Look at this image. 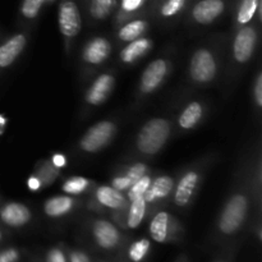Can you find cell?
<instances>
[{
  "label": "cell",
  "mask_w": 262,
  "mask_h": 262,
  "mask_svg": "<svg viewBox=\"0 0 262 262\" xmlns=\"http://www.w3.org/2000/svg\"><path fill=\"white\" fill-rule=\"evenodd\" d=\"M69 262H91L90 257L82 251H73L69 255Z\"/></svg>",
  "instance_id": "36"
},
{
  "label": "cell",
  "mask_w": 262,
  "mask_h": 262,
  "mask_svg": "<svg viewBox=\"0 0 262 262\" xmlns=\"http://www.w3.org/2000/svg\"><path fill=\"white\" fill-rule=\"evenodd\" d=\"M0 239H2V232H0Z\"/></svg>",
  "instance_id": "39"
},
{
  "label": "cell",
  "mask_w": 262,
  "mask_h": 262,
  "mask_svg": "<svg viewBox=\"0 0 262 262\" xmlns=\"http://www.w3.org/2000/svg\"><path fill=\"white\" fill-rule=\"evenodd\" d=\"M27 43V37L25 33H17L12 36L0 46V69L8 68L20 55Z\"/></svg>",
  "instance_id": "13"
},
{
  "label": "cell",
  "mask_w": 262,
  "mask_h": 262,
  "mask_svg": "<svg viewBox=\"0 0 262 262\" xmlns=\"http://www.w3.org/2000/svg\"><path fill=\"white\" fill-rule=\"evenodd\" d=\"M115 7V0H91L90 13L97 20L106 19Z\"/></svg>",
  "instance_id": "23"
},
{
  "label": "cell",
  "mask_w": 262,
  "mask_h": 262,
  "mask_svg": "<svg viewBox=\"0 0 262 262\" xmlns=\"http://www.w3.org/2000/svg\"><path fill=\"white\" fill-rule=\"evenodd\" d=\"M186 0H168L161 8V15L164 17H173L177 13L181 12L182 8L184 7Z\"/></svg>",
  "instance_id": "29"
},
{
  "label": "cell",
  "mask_w": 262,
  "mask_h": 262,
  "mask_svg": "<svg viewBox=\"0 0 262 262\" xmlns=\"http://www.w3.org/2000/svg\"><path fill=\"white\" fill-rule=\"evenodd\" d=\"M219 262H223V261H219Z\"/></svg>",
  "instance_id": "40"
},
{
  "label": "cell",
  "mask_w": 262,
  "mask_h": 262,
  "mask_svg": "<svg viewBox=\"0 0 262 262\" xmlns=\"http://www.w3.org/2000/svg\"><path fill=\"white\" fill-rule=\"evenodd\" d=\"M96 200L100 205L112 210H120L127 205L122 192L109 186H101L96 189Z\"/></svg>",
  "instance_id": "16"
},
{
  "label": "cell",
  "mask_w": 262,
  "mask_h": 262,
  "mask_svg": "<svg viewBox=\"0 0 262 262\" xmlns=\"http://www.w3.org/2000/svg\"><path fill=\"white\" fill-rule=\"evenodd\" d=\"M151 250L150 241L142 238L132 243L128 250V258L132 262H142Z\"/></svg>",
  "instance_id": "24"
},
{
  "label": "cell",
  "mask_w": 262,
  "mask_h": 262,
  "mask_svg": "<svg viewBox=\"0 0 262 262\" xmlns=\"http://www.w3.org/2000/svg\"><path fill=\"white\" fill-rule=\"evenodd\" d=\"M170 136V123L164 118H154L142 125L137 135L136 145L145 155H155L168 142Z\"/></svg>",
  "instance_id": "2"
},
{
  "label": "cell",
  "mask_w": 262,
  "mask_h": 262,
  "mask_svg": "<svg viewBox=\"0 0 262 262\" xmlns=\"http://www.w3.org/2000/svg\"><path fill=\"white\" fill-rule=\"evenodd\" d=\"M40 186L41 182L37 177H31V178L28 179V188H30L31 191H37V189L40 188Z\"/></svg>",
  "instance_id": "37"
},
{
  "label": "cell",
  "mask_w": 262,
  "mask_h": 262,
  "mask_svg": "<svg viewBox=\"0 0 262 262\" xmlns=\"http://www.w3.org/2000/svg\"><path fill=\"white\" fill-rule=\"evenodd\" d=\"M53 164L55 168H61V166L66 165V158H64L63 155H60V154H58V155H54Z\"/></svg>",
  "instance_id": "38"
},
{
  "label": "cell",
  "mask_w": 262,
  "mask_h": 262,
  "mask_svg": "<svg viewBox=\"0 0 262 262\" xmlns=\"http://www.w3.org/2000/svg\"><path fill=\"white\" fill-rule=\"evenodd\" d=\"M150 235L155 242L165 243L170 238V216L166 211H160L154 216L150 224Z\"/></svg>",
  "instance_id": "17"
},
{
  "label": "cell",
  "mask_w": 262,
  "mask_h": 262,
  "mask_svg": "<svg viewBox=\"0 0 262 262\" xmlns=\"http://www.w3.org/2000/svg\"><path fill=\"white\" fill-rule=\"evenodd\" d=\"M250 200L242 192L230 196L222 210L217 222V229L224 235H234L241 230L247 219Z\"/></svg>",
  "instance_id": "1"
},
{
  "label": "cell",
  "mask_w": 262,
  "mask_h": 262,
  "mask_svg": "<svg viewBox=\"0 0 262 262\" xmlns=\"http://www.w3.org/2000/svg\"><path fill=\"white\" fill-rule=\"evenodd\" d=\"M255 100L258 107L262 106V76L258 73L255 83Z\"/></svg>",
  "instance_id": "35"
},
{
  "label": "cell",
  "mask_w": 262,
  "mask_h": 262,
  "mask_svg": "<svg viewBox=\"0 0 262 262\" xmlns=\"http://www.w3.org/2000/svg\"><path fill=\"white\" fill-rule=\"evenodd\" d=\"M258 7H260L258 0H243L238 10V23L247 25L248 22H251L258 10Z\"/></svg>",
  "instance_id": "25"
},
{
  "label": "cell",
  "mask_w": 262,
  "mask_h": 262,
  "mask_svg": "<svg viewBox=\"0 0 262 262\" xmlns=\"http://www.w3.org/2000/svg\"><path fill=\"white\" fill-rule=\"evenodd\" d=\"M90 181L83 177H73L64 182L63 191L68 194H79L89 187Z\"/></svg>",
  "instance_id": "26"
},
{
  "label": "cell",
  "mask_w": 262,
  "mask_h": 262,
  "mask_svg": "<svg viewBox=\"0 0 262 262\" xmlns=\"http://www.w3.org/2000/svg\"><path fill=\"white\" fill-rule=\"evenodd\" d=\"M202 115H204V106H202L201 102L192 101L191 104L187 105L183 113L179 115V127L182 129H192L199 124L200 120L202 119Z\"/></svg>",
  "instance_id": "20"
},
{
  "label": "cell",
  "mask_w": 262,
  "mask_h": 262,
  "mask_svg": "<svg viewBox=\"0 0 262 262\" xmlns=\"http://www.w3.org/2000/svg\"><path fill=\"white\" fill-rule=\"evenodd\" d=\"M200 183V173L196 170H189L179 181L174 193V201L178 206L183 207L191 202L194 192Z\"/></svg>",
  "instance_id": "11"
},
{
  "label": "cell",
  "mask_w": 262,
  "mask_h": 262,
  "mask_svg": "<svg viewBox=\"0 0 262 262\" xmlns=\"http://www.w3.org/2000/svg\"><path fill=\"white\" fill-rule=\"evenodd\" d=\"M169 72V63L165 59L151 61L141 76L140 89L143 94H151L164 82Z\"/></svg>",
  "instance_id": "7"
},
{
  "label": "cell",
  "mask_w": 262,
  "mask_h": 262,
  "mask_svg": "<svg viewBox=\"0 0 262 262\" xmlns=\"http://www.w3.org/2000/svg\"><path fill=\"white\" fill-rule=\"evenodd\" d=\"M257 31L250 26L238 31L233 42V55L238 63H246L252 58L257 45Z\"/></svg>",
  "instance_id": "6"
},
{
  "label": "cell",
  "mask_w": 262,
  "mask_h": 262,
  "mask_svg": "<svg viewBox=\"0 0 262 262\" xmlns=\"http://www.w3.org/2000/svg\"><path fill=\"white\" fill-rule=\"evenodd\" d=\"M19 260V252L15 248H8L0 252V262H17Z\"/></svg>",
  "instance_id": "32"
},
{
  "label": "cell",
  "mask_w": 262,
  "mask_h": 262,
  "mask_svg": "<svg viewBox=\"0 0 262 262\" xmlns=\"http://www.w3.org/2000/svg\"><path fill=\"white\" fill-rule=\"evenodd\" d=\"M74 200L69 196H55L49 199L43 205V211L50 217H60L71 212Z\"/></svg>",
  "instance_id": "19"
},
{
  "label": "cell",
  "mask_w": 262,
  "mask_h": 262,
  "mask_svg": "<svg viewBox=\"0 0 262 262\" xmlns=\"http://www.w3.org/2000/svg\"><path fill=\"white\" fill-rule=\"evenodd\" d=\"M151 181H152V179H151V177L146 176L145 174L142 178H140L137 182H135L133 184H130L129 188L127 189L128 199H129V201L138 199V197H143V194L146 193V191H147L148 187H150Z\"/></svg>",
  "instance_id": "27"
},
{
  "label": "cell",
  "mask_w": 262,
  "mask_h": 262,
  "mask_svg": "<svg viewBox=\"0 0 262 262\" xmlns=\"http://www.w3.org/2000/svg\"><path fill=\"white\" fill-rule=\"evenodd\" d=\"M145 0H122V9L127 13L136 12L143 5Z\"/></svg>",
  "instance_id": "33"
},
{
  "label": "cell",
  "mask_w": 262,
  "mask_h": 262,
  "mask_svg": "<svg viewBox=\"0 0 262 262\" xmlns=\"http://www.w3.org/2000/svg\"><path fill=\"white\" fill-rule=\"evenodd\" d=\"M45 0H25L22 4V14L28 19H32L40 12Z\"/></svg>",
  "instance_id": "28"
},
{
  "label": "cell",
  "mask_w": 262,
  "mask_h": 262,
  "mask_svg": "<svg viewBox=\"0 0 262 262\" xmlns=\"http://www.w3.org/2000/svg\"><path fill=\"white\" fill-rule=\"evenodd\" d=\"M179 262H181V261H179Z\"/></svg>",
  "instance_id": "41"
},
{
  "label": "cell",
  "mask_w": 262,
  "mask_h": 262,
  "mask_svg": "<svg viewBox=\"0 0 262 262\" xmlns=\"http://www.w3.org/2000/svg\"><path fill=\"white\" fill-rule=\"evenodd\" d=\"M0 219L9 227L19 228L30 222L31 211L26 205L19 204V202H10L2 209Z\"/></svg>",
  "instance_id": "14"
},
{
  "label": "cell",
  "mask_w": 262,
  "mask_h": 262,
  "mask_svg": "<svg viewBox=\"0 0 262 262\" xmlns=\"http://www.w3.org/2000/svg\"><path fill=\"white\" fill-rule=\"evenodd\" d=\"M146 30H147V22H146V20H130V22H128L127 25H124L120 28L119 32H118V38H119L120 41L130 42V41L141 37Z\"/></svg>",
  "instance_id": "21"
},
{
  "label": "cell",
  "mask_w": 262,
  "mask_h": 262,
  "mask_svg": "<svg viewBox=\"0 0 262 262\" xmlns=\"http://www.w3.org/2000/svg\"><path fill=\"white\" fill-rule=\"evenodd\" d=\"M115 130H117V127L110 120H102V122L96 123L84 133L83 137L81 138L79 146L86 152H97L112 141Z\"/></svg>",
  "instance_id": "4"
},
{
  "label": "cell",
  "mask_w": 262,
  "mask_h": 262,
  "mask_svg": "<svg viewBox=\"0 0 262 262\" xmlns=\"http://www.w3.org/2000/svg\"><path fill=\"white\" fill-rule=\"evenodd\" d=\"M59 30L67 38H73L81 32L82 18L78 7L72 0H64L59 7Z\"/></svg>",
  "instance_id": "5"
},
{
  "label": "cell",
  "mask_w": 262,
  "mask_h": 262,
  "mask_svg": "<svg viewBox=\"0 0 262 262\" xmlns=\"http://www.w3.org/2000/svg\"><path fill=\"white\" fill-rule=\"evenodd\" d=\"M174 179L169 176H160L151 181L150 187L143 194V199L146 202H155L156 200H161L168 197L173 192Z\"/></svg>",
  "instance_id": "15"
},
{
  "label": "cell",
  "mask_w": 262,
  "mask_h": 262,
  "mask_svg": "<svg viewBox=\"0 0 262 262\" xmlns=\"http://www.w3.org/2000/svg\"><path fill=\"white\" fill-rule=\"evenodd\" d=\"M114 83L115 79L112 74L104 73L99 76L86 92V101L92 106L101 105L112 94Z\"/></svg>",
  "instance_id": "9"
},
{
  "label": "cell",
  "mask_w": 262,
  "mask_h": 262,
  "mask_svg": "<svg viewBox=\"0 0 262 262\" xmlns=\"http://www.w3.org/2000/svg\"><path fill=\"white\" fill-rule=\"evenodd\" d=\"M146 205H147V202L145 201L143 197H138V199L130 201L129 211H128L127 216L128 228L136 229V228L140 227L146 215Z\"/></svg>",
  "instance_id": "22"
},
{
  "label": "cell",
  "mask_w": 262,
  "mask_h": 262,
  "mask_svg": "<svg viewBox=\"0 0 262 262\" xmlns=\"http://www.w3.org/2000/svg\"><path fill=\"white\" fill-rule=\"evenodd\" d=\"M146 170H147V168H146L145 164H142V163L133 164V165L130 166L129 169H128V171H127V174H125V177H127V178L129 179L130 184H133V183H135V182H137L138 179L142 178V177L145 176Z\"/></svg>",
  "instance_id": "30"
},
{
  "label": "cell",
  "mask_w": 262,
  "mask_h": 262,
  "mask_svg": "<svg viewBox=\"0 0 262 262\" xmlns=\"http://www.w3.org/2000/svg\"><path fill=\"white\" fill-rule=\"evenodd\" d=\"M95 242L102 250H114L120 242V233L114 224L107 220H96L92 227Z\"/></svg>",
  "instance_id": "8"
},
{
  "label": "cell",
  "mask_w": 262,
  "mask_h": 262,
  "mask_svg": "<svg viewBox=\"0 0 262 262\" xmlns=\"http://www.w3.org/2000/svg\"><path fill=\"white\" fill-rule=\"evenodd\" d=\"M112 51V45L105 37L97 36L90 40L83 50V60L91 66H99L107 59Z\"/></svg>",
  "instance_id": "12"
},
{
  "label": "cell",
  "mask_w": 262,
  "mask_h": 262,
  "mask_svg": "<svg viewBox=\"0 0 262 262\" xmlns=\"http://www.w3.org/2000/svg\"><path fill=\"white\" fill-rule=\"evenodd\" d=\"M112 187L115 188L117 191H127L130 187V181L127 178V177H117V178L113 179Z\"/></svg>",
  "instance_id": "34"
},
{
  "label": "cell",
  "mask_w": 262,
  "mask_h": 262,
  "mask_svg": "<svg viewBox=\"0 0 262 262\" xmlns=\"http://www.w3.org/2000/svg\"><path fill=\"white\" fill-rule=\"evenodd\" d=\"M217 64L215 56L209 49L196 50L189 61V76L197 83H209L215 78Z\"/></svg>",
  "instance_id": "3"
},
{
  "label": "cell",
  "mask_w": 262,
  "mask_h": 262,
  "mask_svg": "<svg viewBox=\"0 0 262 262\" xmlns=\"http://www.w3.org/2000/svg\"><path fill=\"white\" fill-rule=\"evenodd\" d=\"M151 48V41L148 38L138 37L130 41L120 53V60L125 64H130L137 60L138 58L145 55Z\"/></svg>",
  "instance_id": "18"
},
{
  "label": "cell",
  "mask_w": 262,
  "mask_h": 262,
  "mask_svg": "<svg viewBox=\"0 0 262 262\" xmlns=\"http://www.w3.org/2000/svg\"><path fill=\"white\" fill-rule=\"evenodd\" d=\"M45 262H68L67 260V256L60 248L54 247L46 255V261Z\"/></svg>",
  "instance_id": "31"
},
{
  "label": "cell",
  "mask_w": 262,
  "mask_h": 262,
  "mask_svg": "<svg viewBox=\"0 0 262 262\" xmlns=\"http://www.w3.org/2000/svg\"><path fill=\"white\" fill-rule=\"evenodd\" d=\"M224 8L223 0H200L192 9V18L200 25H210L224 12Z\"/></svg>",
  "instance_id": "10"
}]
</instances>
